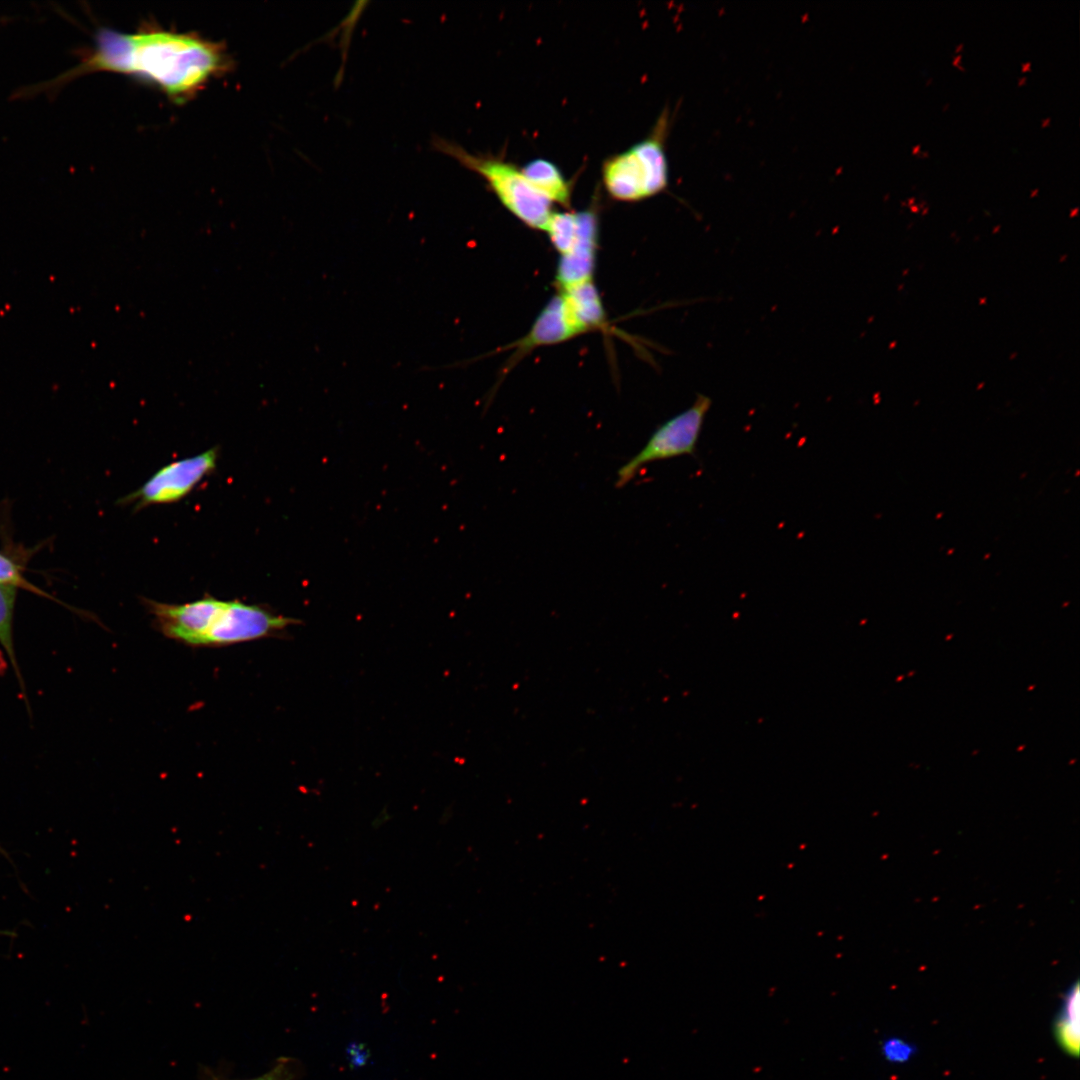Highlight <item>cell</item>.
<instances>
[{"mask_svg":"<svg viewBox=\"0 0 1080 1080\" xmlns=\"http://www.w3.org/2000/svg\"><path fill=\"white\" fill-rule=\"evenodd\" d=\"M232 67L223 42L195 32L166 30L153 23H144L133 33L102 27L80 63L43 88H55L88 73L113 72L150 83L182 104Z\"/></svg>","mask_w":1080,"mask_h":1080,"instance_id":"6da1fadb","label":"cell"},{"mask_svg":"<svg viewBox=\"0 0 1080 1080\" xmlns=\"http://www.w3.org/2000/svg\"><path fill=\"white\" fill-rule=\"evenodd\" d=\"M156 628L192 647H222L281 635L302 621L241 600L211 596L183 604L144 600Z\"/></svg>","mask_w":1080,"mask_h":1080,"instance_id":"7a4b0ae2","label":"cell"},{"mask_svg":"<svg viewBox=\"0 0 1080 1080\" xmlns=\"http://www.w3.org/2000/svg\"><path fill=\"white\" fill-rule=\"evenodd\" d=\"M669 127L670 112L665 109L647 138L604 163L602 178L611 197L620 201H639L667 188L669 167L665 140Z\"/></svg>","mask_w":1080,"mask_h":1080,"instance_id":"3957f363","label":"cell"},{"mask_svg":"<svg viewBox=\"0 0 1080 1080\" xmlns=\"http://www.w3.org/2000/svg\"><path fill=\"white\" fill-rule=\"evenodd\" d=\"M432 143L436 151L481 176L503 206L520 221L534 229H545L552 214L551 202L531 185L521 169L496 157L471 154L443 138L435 137Z\"/></svg>","mask_w":1080,"mask_h":1080,"instance_id":"277c9868","label":"cell"},{"mask_svg":"<svg viewBox=\"0 0 1080 1080\" xmlns=\"http://www.w3.org/2000/svg\"><path fill=\"white\" fill-rule=\"evenodd\" d=\"M711 404L709 396L697 394L690 407L658 425L643 448L617 470L615 487L626 486L643 466L654 461L695 456Z\"/></svg>","mask_w":1080,"mask_h":1080,"instance_id":"5b68a950","label":"cell"},{"mask_svg":"<svg viewBox=\"0 0 1080 1080\" xmlns=\"http://www.w3.org/2000/svg\"><path fill=\"white\" fill-rule=\"evenodd\" d=\"M219 449L212 447L194 456L173 461L157 470L143 485L120 499L135 511L180 501L217 466Z\"/></svg>","mask_w":1080,"mask_h":1080,"instance_id":"8992f818","label":"cell"},{"mask_svg":"<svg viewBox=\"0 0 1080 1080\" xmlns=\"http://www.w3.org/2000/svg\"><path fill=\"white\" fill-rule=\"evenodd\" d=\"M597 235L596 214L592 210L580 211L578 236L560 255L557 267L556 280L561 290L592 280Z\"/></svg>","mask_w":1080,"mask_h":1080,"instance_id":"52a82bcc","label":"cell"},{"mask_svg":"<svg viewBox=\"0 0 1080 1080\" xmlns=\"http://www.w3.org/2000/svg\"><path fill=\"white\" fill-rule=\"evenodd\" d=\"M576 335L560 294L552 298L536 318L528 334L518 344V354L542 346L563 342Z\"/></svg>","mask_w":1080,"mask_h":1080,"instance_id":"ba28073f","label":"cell"},{"mask_svg":"<svg viewBox=\"0 0 1080 1080\" xmlns=\"http://www.w3.org/2000/svg\"><path fill=\"white\" fill-rule=\"evenodd\" d=\"M560 296L565 310L579 334L601 326L604 310L592 280L563 289Z\"/></svg>","mask_w":1080,"mask_h":1080,"instance_id":"9c48e42d","label":"cell"},{"mask_svg":"<svg viewBox=\"0 0 1080 1080\" xmlns=\"http://www.w3.org/2000/svg\"><path fill=\"white\" fill-rule=\"evenodd\" d=\"M1054 1035L1058 1045L1068 1055L1077 1058L1080 1048V991L1076 980L1064 993L1060 1010L1054 1022Z\"/></svg>","mask_w":1080,"mask_h":1080,"instance_id":"30bf717a","label":"cell"},{"mask_svg":"<svg viewBox=\"0 0 1080 1080\" xmlns=\"http://www.w3.org/2000/svg\"><path fill=\"white\" fill-rule=\"evenodd\" d=\"M521 170L531 185L550 202L563 206L570 204V184L555 164L545 159H535Z\"/></svg>","mask_w":1080,"mask_h":1080,"instance_id":"8fae6325","label":"cell"},{"mask_svg":"<svg viewBox=\"0 0 1080 1080\" xmlns=\"http://www.w3.org/2000/svg\"><path fill=\"white\" fill-rule=\"evenodd\" d=\"M16 596L17 588L0 584V644L9 656L21 684L22 678L17 665L13 643V616Z\"/></svg>","mask_w":1080,"mask_h":1080,"instance_id":"7c38bea8","label":"cell"},{"mask_svg":"<svg viewBox=\"0 0 1080 1080\" xmlns=\"http://www.w3.org/2000/svg\"><path fill=\"white\" fill-rule=\"evenodd\" d=\"M23 567L15 557L8 552L0 551V584L22 588L29 592L49 597L40 588L34 586L23 576Z\"/></svg>","mask_w":1080,"mask_h":1080,"instance_id":"4fadbf2b","label":"cell"},{"mask_svg":"<svg viewBox=\"0 0 1080 1080\" xmlns=\"http://www.w3.org/2000/svg\"><path fill=\"white\" fill-rule=\"evenodd\" d=\"M302 1072V1065L298 1060L291 1057H281L269 1071L254 1078L227 1079L213 1074H207L204 1080H296L302 1075Z\"/></svg>","mask_w":1080,"mask_h":1080,"instance_id":"5bb4252c","label":"cell"},{"mask_svg":"<svg viewBox=\"0 0 1080 1080\" xmlns=\"http://www.w3.org/2000/svg\"><path fill=\"white\" fill-rule=\"evenodd\" d=\"M916 1048L909 1042L900 1038L886 1039L881 1046V1051L886 1060L891 1063H905L915 1053Z\"/></svg>","mask_w":1080,"mask_h":1080,"instance_id":"9a60e30c","label":"cell"},{"mask_svg":"<svg viewBox=\"0 0 1080 1080\" xmlns=\"http://www.w3.org/2000/svg\"><path fill=\"white\" fill-rule=\"evenodd\" d=\"M1030 68H1031V62H1030V61H1027V62H1022V63H1021V71H1022V72H1026V71H1029V70H1030Z\"/></svg>","mask_w":1080,"mask_h":1080,"instance_id":"2e32d148","label":"cell"},{"mask_svg":"<svg viewBox=\"0 0 1080 1080\" xmlns=\"http://www.w3.org/2000/svg\"><path fill=\"white\" fill-rule=\"evenodd\" d=\"M961 59H962V55H961V54H957V55H955V56L953 57V59H952V64H953V65H955V66H958L959 64H961Z\"/></svg>","mask_w":1080,"mask_h":1080,"instance_id":"e0dca14e","label":"cell"},{"mask_svg":"<svg viewBox=\"0 0 1080 1080\" xmlns=\"http://www.w3.org/2000/svg\"><path fill=\"white\" fill-rule=\"evenodd\" d=\"M912 154L917 155L921 151V144H916L911 149Z\"/></svg>","mask_w":1080,"mask_h":1080,"instance_id":"ac0fdd59","label":"cell"},{"mask_svg":"<svg viewBox=\"0 0 1080 1080\" xmlns=\"http://www.w3.org/2000/svg\"><path fill=\"white\" fill-rule=\"evenodd\" d=\"M1050 122H1051V118H1050V117H1046V118H1044V119H1042V120H1041V126H1042V127H1046V126H1048V125L1050 124Z\"/></svg>","mask_w":1080,"mask_h":1080,"instance_id":"d6986e66","label":"cell"},{"mask_svg":"<svg viewBox=\"0 0 1080 1080\" xmlns=\"http://www.w3.org/2000/svg\"><path fill=\"white\" fill-rule=\"evenodd\" d=\"M1026 80H1027V77H1026V76H1021V77H1019V78H1018V80H1017V84H1018V86H1021V85L1025 84V83H1026Z\"/></svg>","mask_w":1080,"mask_h":1080,"instance_id":"ffe728a7","label":"cell"},{"mask_svg":"<svg viewBox=\"0 0 1080 1080\" xmlns=\"http://www.w3.org/2000/svg\"><path fill=\"white\" fill-rule=\"evenodd\" d=\"M916 156L918 158H926V157L929 156V152L928 151H920Z\"/></svg>","mask_w":1080,"mask_h":1080,"instance_id":"44dd1931","label":"cell"},{"mask_svg":"<svg viewBox=\"0 0 1080 1080\" xmlns=\"http://www.w3.org/2000/svg\"><path fill=\"white\" fill-rule=\"evenodd\" d=\"M963 47H964V43H963V42H961V43H958V44L956 45V47H955V51H954V52H955V53H957V52L961 51V50L963 49Z\"/></svg>","mask_w":1080,"mask_h":1080,"instance_id":"7402d4cb","label":"cell"},{"mask_svg":"<svg viewBox=\"0 0 1080 1080\" xmlns=\"http://www.w3.org/2000/svg\"><path fill=\"white\" fill-rule=\"evenodd\" d=\"M1038 192H1039V189H1038V188H1036V189H1033V190H1031V191H1030V196H1031V197H1034L1035 195H1037V194H1038Z\"/></svg>","mask_w":1080,"mask_h":1080,"instance_id":"603a6c76","label":"cell"},{"mask_svg":"<svg viewBox=\"0 0 1080 1080\" xmlns=\"http://www.w3.org/2000/svg\"><path fill=\"white\" fill-rule=\"evenodd\" d=\"M915 200H916V198H915V197H910V198L908 199V202H909L910 206H911V205H912V204H913V203L915 202Z\"/></svg>","mask_w":1080,"mask_h":1080,"instance_id":"cb8c5ba5","label":"cell"},{"mask_svg":"<svg viewBox=\"0 0 1080 1080\" xmlns=\"http://www.w3.org/2000/svg\"><path fill=\"white\" fill-rule=\"evenodd\" d=\"M957 68H958L959 70H961V71H965V70H966V68H965V67H964V66H963L962 64H959V65L957 66Z\"/></svg>","mask_w":1080,"mask_h":1080,"instance_id":"d4e9b609","label":"cell"},{"mask_svg":"<svg viewBox=\"0 0 1080 1080\" xmlns=\"http://www.w3.org/2000/svg\"><path fill=\"white\" fill-rule=\"evenodd\" d=\"M910 208H911V210H912L913 212H916V211H918V207H917V206H913V205H911V206H910Z\"/></svg>","mask_w":1080,"mask_h":1080,"instance_id":"484cf974","label":"cell"},{"mask_svg":"<svg viewBox=\"0 0 1080 1080\" xmlns=\"http://www.w3.org/2000/svg\"><path fill=\"white\" fill-rule=\"evenodd\" d=\"M949 105H950L949 103H946L945 105H943L942 110H946L949 107Z\"/></svg>","mask_w":1080,"mask_h":1080,"instance_id":"4316f807","label":"cell"},{"mask_svg":"<svg viewBox=\"0 0 1080 1080\" xmlns=\"http://www.w3.org/2000/svg\"><path fill=\"white\" fill-rule=\"evenodd\" d=\"M932 80H933V78L929 77V79H927V81H926V85L930 84Z\"/></svg>","mask_w":1080,"mask_h":1080,"instance_id":"83f0119b","label":"cell"},{"mask_svg":"<svg viewBox=\"0 0 1080 1080\" xmlns=\"http://www.w3.org/2000/svg\"><path fill=\"white\" fill-rule=\"evenodd\" d=\"M1077 211H1078V208H1075L1073 211H1071V216L1074 215Z\"/></svg>","mask_w":1080,"mask_h":1080,"instance_id":"f1b7e54d","label":"cell"}]
</instances>
